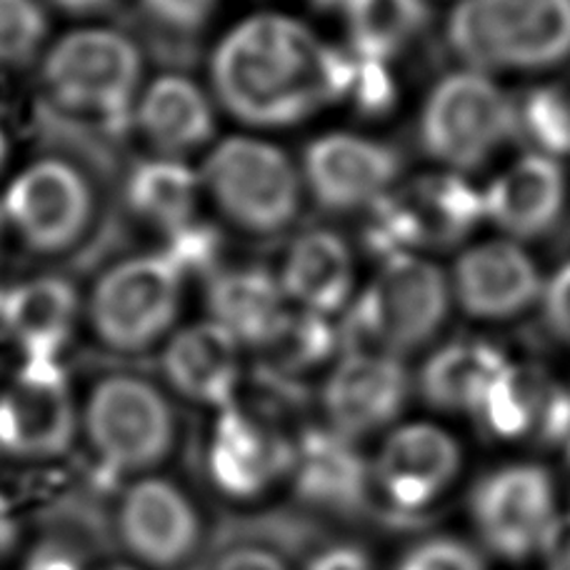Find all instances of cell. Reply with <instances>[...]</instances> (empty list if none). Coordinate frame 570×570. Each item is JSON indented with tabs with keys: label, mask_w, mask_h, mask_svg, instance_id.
<instances>
[{
	"label": "cell",
	"mask_w": 570,
	"mask_h": 570,
	"mask_svg": "<svg viewBox=\"0 0 570 570\" xmlns=\"http://www.w3.org/2000/svg\"><path fill=\"white\" fill-rule=\"evenodd\" d=\"M353 53L333 48L283 13H253L223 33L208 58L220 114L256 130L303 124L345 100Z\"/></svg>",
	"instance_id": "1"
},
{
	"label": "cell",
	"mask_w": 570,
	"mask_h": 570,
	"mask_svg": "<svg viewBox=\"0 0 570 570\" xmlns=\"http://www.w3.org/2000/svg\"><path fill=\"white\" fill-rule=\"evenodd\" d=\"M186 443L183 405L158 379L114 368L78 393V448L100 485L170 471Z\"/></svg>",
	"instance_id": "2"
},
{
	"label": "cell",
	"mask_w": 570,
	"mask_h": 570,
	"mask_svg": "<svg viewBox=\"0 0 570 570\" xmlns=\"http://www.w3.org/2000/svg\"><path fill=\"white\" fill-rule=\"evenodd\" d=\"M106 533L114 553L142 570H198L216 551V511L200 485L170 468L110 488Z\"/></svg>",
	"instance_id": "3"
},
{
	"label": "cell",
	"mask_w": 570,
	"mask_h": 570,
	"mask_svg": "<svg viewBox=\"0 0 570 570\" xmlns=\"http://www.w3.org/2000/svg\"><path fill=\"white\" fill-rule=\"evenodd\" d=\"M48 104L100 126H130L146 86V53L124 28L80 23L50 38L38 63Z\"/></svg>",
	"instance_id": "4"
},
{
	"label": "cell",
	"mask_w": 570,
	"mask_h": 570,
	"mask_svg": "<svg viewBox=\"0 0 570 570\" xmlns=\"http://www.w3.org/2000/svg\"><path fill=\"white\" fill-rule=\"evenodd\" d=\"M188 276L166 250L118 258L83 293V325L106 353H158L180 325Z\"/></svg>",
	"instance_id": "5"
},
{
	"label": "cell",
	"mask_w": 570,
	"mask_h": 570,
	"mask_svg": "<svg viewBox=\"0 0 570 570\" xmlns=\"http://www.w3.org/2000/svg\"><path fill=\"white\" fill-rule=\"evenodd\" d=\"M203 203L228 228L273 238L301 213L303 176L276 142L250 134L218 138L198 163Z\"/></svg>",
	"instance_id": "6"
},
{
	"label": "cell",
	"mask_w": 570,
	"mask_h": 570,
	"mask_svg": "<svg viewBox=\"0 0 570 570\" xmlns=\"http://www.w3.org/2000/svg\"><path fill=\"white\" fill-rule=\"evenodd\" d=\"M6 233L38 261H63L94 240L104 198L94 173L70 156L48 153L20 166L0 196Z\"/></svg>",
	"instance_id": "7"
},
{
	"label": "cell",
	"mask_w": 570,
	"mask_h": 570,
	"mask_svg": "<svg viewBox=\"0 0 570 570\" xmlns=\"http://www.w3.org/2000/svg\"><path fill=\"white\" fill-rule=\"evenodd\" d=\"M293 461L295 435L281 419L238 399L210 413L198 448L200 488L213 505L253 511L291 483Z\"/></svg>",
	"instance_id": "8"
},
{
	"label": "cell",
	"mask_w": 570,
	"mask_h": 570,
	"mask_svg": "<svg viewBox=\"0 0 570 570\" xmlns=\"http://www.w3.org/2000/svg\"><path fill=\"white\" fill-rule=\"evenodd\" d=\"M448 315V281L413 253L383 261L338 331L345 353L395 355L421 348Z\"/></svg>",
	"instance_id": "9"
},
{
	"label": "cell",
	"mask_w": 570,
	"mask_h": 570,
	"mask_svg": "<svg viewBox=\"0 0 570 570\" xmlns=\"http://www.w3.org/2000/svg\"><path fill=\"white\" fill-rule=\"evenodd\" d=\"M448 43L478 73L558 66L570 58V0H461Z\"/></svg>",
	"instance_id": "10"
},
{
	"label": "cell",
	"mask_w": 570,
	"mask_h": 570,
	"mask_svg": "<svg viewBox=\"0 0 570 570\" xmlns=\"http://www.w3.org/2000/svg\"><path fill=\"white\" fill-rule=\"evenodd\" d=\"M78 448V391L60 361H26L0 383V463L53 468Z\"/></svg>",
	"instance_id": "11"
},
{
	"label": "cell",
	"mask_w": 570,
	"mask_h": 570,
	"mask_svg": "<svg viewBox=\"0 0 570 570\" xmlns=\"http://www.w3.org/2000/svg\"><path fill=\"white\" fill-rule=\"evenodd\" d=\"M485 218L483 193L455 173H428L393 186L368 208L363 238L383 261L413 248H451Z\"/></svg>",
	"instance_id": "12"
},
{
	"label": "cell",
	"mask_w": 570,
	"mask_h": 570,
	"mask_svg": "<svg viewBox=\"0 0 570 570\" xmlns=\"http://www.w3.org/2000/svg\"><path fill=\"white\" fill-rule=\"evenodd\" d=\"M513 138L515 100L478 70L443 78L423 106V150L445 168H481Z\"/></svg>",
	"instance_id": "13"
},
{
	"label": "cell",
	"mask_w": 570,
	"mask_h": 570,
	"mask_svg": "<svg viewBox=\"0 0 570 570\" xmlns=\"http://www.w3.org/2000/svg\"><path fill=\"white\" fill-rule=\"evenodd\" d=\"M468 513L481 541L503 561L541 553L558 515V485L538 463H505L481 475Z\"/></svg>",
	"instance_id": "14"
},
{
	"label": "cell",
	"mask_w": 570,
	"mask_h": 570,
	"mask_svg": "<svg viewBox=\"0 0 570 570\" xmlns=\"http://www.w3.org/2000/svg\"><path fill=\"white\" fill-rule=\"evenodd\" d=\"M463 473V448L435 423L393 428L371 463V491L389 511L421 515L441 505Z\"/></svg>",
	"instance_id": "15"
},
{
	"label": "cell",
	"mask_w": 570,
	"mask_h": 570,
	"mask_svg": "<svg viewBox=\"0 0 570 570\" xmlns=\"http://www.w3.org/2000/svg\"><path fill=\"white\" fill-rule=\"evenodd\" d=\"M243 353L246 348L216 321L180 323L158 351V381L180 405L216 413L240 399Z\"/></svg>",
	"instance_id": "16"
},
{
	"label": "cell",
	"mask_w": 570,
	"mask_h": 570,
	"mask_svg": "<svg viewBox=\"0 0 570 570\" xmlns=\"http://www.w3.org/2000/svg\"><path fill=\"white\" fill-rule=\"evenodd\" d=\"M218 106L210 88L183 70H163L146 80L130 114V128L148 156L188 160L218 140Z\"/></svg>",
	"instance_id": "17"
},
{
	"label": "cell",
	"mask_w": 570,
	"mask_h": 570,
	"mask_svg": "<svg viewBox=\"0 0 570 570\" xmlns=\"http://www.w3.org/2000/svg\"><path fill=\"white\" fill-rule=\"evenodd\" d=\"M403 158L385 142L331 134L308 142L303 153V186L325 210L373 206L393 188Z\"/></svg>",
	"instance_id": "18"
},
{
	"label": "cell",
	"mask_w": 570,
	"mask_h": 570,
	"mask_svg": "<svg viewBox=\"0 0 570 570\" xmlns=\"http://www.w3.org/2000/svg\"><path fill=\"white\" fill-rule=\"evenodd\" d=\"M411 395V375L395 355L345 353L325 381L321 401L328 428L351 441L395 423Z\"/></svg>",
	"instance_id": "19"
},
{
	"label": "cell",
	"mask_w": 570,
	"mask_h": 570,
	"mask_svg": "<svg viewBox=\"0 0 570 570\" xmlns=\"http://www.w3.org/2000/svg\"><path fill=\"white\" fill-rule=\"evenodd\" d=\"M83 325V291L60 273H36L0 291V331L26 361H60Z\"/></svg>",
	"instance_id": "20"
},
{
	"label": "cell",
	"mask_w": 570,
	"mask_h": 570,
	"mask_svg": "<svg viewBox=\"0 0 570 570\" xmlns=\"http://www.w3.org/2000/svg\"><path fill=\"white\" fill-rule=\"evenodd\" d=\"M288 488L313 511L348 515L358 511L371 493V463L355 441L333 428H305L295 435Z\"/></svg>",
	"instance_id": "21"
},
{
	"label": "cell",
	"mask_w": 570,
	"mask_h": 570,
	"mask_svg": "<svg viewBox=\"0 0 570 570\" xmlns=\"http://www.w3.org/2000/svg\"><path fill=\"white\" fill-rule=\"evenodd\" d=\"M543 291L535 263L515 243L491 240L455 263L453 293L473 318L503 321L523 313Z\"/></svg>",
	"instance_id": "22"
},
{
	"label": "cell",
	"mask_w": 570,
	"mask_h": 570,
	"mask_svg": "<svg viewBox=\"0 0 570 570\" xmlns=\"http://www.w3.org/2000/svg\"><path fill=\"white\" fill-rule=\"evenodd\" d=\"M566 173L561 163L528 153L483 193L485 218L513 238H538L561 218Z\"/></svg>",
	"instance_id": "23"
},
{
	"label": "cell",
	"mask_w": 570,
	"mask_h": 570,
	"mask_svg": "<svg viewBox=\"0 0 570 570\" xmlns=\"http://www.w3.org/2000/svg\"><path fill=\"white\" fill-rule=\"evenodd\" d=\"M276 276L285 301L325 318L351 298L353 253L331 230H305L285 250Z\"/></svg>",
	"instance_id": "24"
},
{
	"label": "cell",
	"mask_w": 570,
	"mask_h": 570,
	"mask_svg": "<svg viewBox=\"0 0 570 570\" xmlns=\"http://www.w3.org/2000/svg\"><path fill=\"white\" fill-rule=\"evenodd\" d=\"M206 305L208 318L223 325L246 351H258L288 311L278 276L261 266H218L208 276Z\"/></svg>",
	"instance_id": "25"
},
{
	"label": "cell",
	"mask_w": 570,
	"mask_h": 570,
	"mask_svg": "<svg viewBox=\"0 0 570 570\" xmlns=\"http://www.w3.org/2000/svg\"><path fill=\"white\" fill-rule=\"evenodd\" d=\"M126 198L138 220L163 238L176 236L200 220L203 190L198 168L188 160L148 156L136 163L126 180Z\"/></svg>",
	"instance_id": "26"
},
{
	"label": "cell",
	"mask_w": 570,
	"mask_h": 570,
	"mask_svg": "<svg viewBox=\"0 0 570 570\" xmlns=\"http://www.w3.org/2000/svg\"><path fill=\"white\" fill-rule=\"evenodd\" d=\"M505 355L491 343L453 341L425 361L419 375L423 401L435 411L473 413L505 368Z\"/></svg>",
	"instance_id": "27"
},
{
	"label": "cell",
	"mask_w": 570,
	"mask_h": 570,
	"mask_svg": "<svg viewBox=\"0 0 570 570\" xmlns=\"http://www.w3.org/2000/svg\"><path fill=\"white\" fill-rule=\"evenodd\" d=\"M553 379L535 365L505 363L478 405L475 419L501 441L535 435Z\"/></svg>",
	"instance_id": "28"
},
{
	"label": "cell",
	"mask_w": 570,
	"mask_h": 570,
	"mask_svg": "<svg viewBox=\"0 0 570 570\" xmlns=\"http://www.w3.org/2000/svg\"><path fill=\"white\" fill-rule=\"evenodd\" d=\"M343 13L353 53L381 63L403 53L431 20L425 0H348Z\"/></svg>",
	"instance_id": "29"
},
{
	"label": "cell",
	"mask_w": 570,
	"mask_h": 570,
	"mask_svg": "<svg viewBox=\"0 0 570 570\" xmlns=\"http://www.w3.org/2000/svg\"><path fill=\"white\" fill-rule=\"evenodd\" d=\"M338 348V331L323 318L308 311H285L278 328L261 345V368L273 371L285 379L318 368Z\"/></svg>",
	"instance_id": "30"
},
{
	"label": "cell",
	"mask_w": 570,
	"mask_h": 570,
	"mask_svg": "<svg viewBox=\"0 0 570 570\" xmlns=\"http://www.w3.org/2000/svg\"><path fill=\"white\" fill-rule=\"evenodd\" d=\"M515 138L538 156H570V96L563 88L538 86L515 100Z\"/></svg>",
	"instance_id": "31"
},
{
	"label": "cell",
	"mask_w": 570,
	"mask_h": 570,
	"mask_svg": "<svg viewBox=\"0 0 570 570\" xmlns=\"http://www.w3.org/2000/svg\"><path fill=\"white\" fill-rule=\"evenodd\" d=\"M50 38L43 0H0V70L13 73L38 66Z\"/></svg>",
	"instance_id": "32"
},
{
	"label": "cell",
	"mask_w": 570,
	"mask_h": 570,
	"mask_svg": "<svg viewBox=\"0 0 570 570\" xmlns=\"http://www.w3.org/2000/svg\"><path fill=\"white\" fill-rule=\"evenodd\" d=\"M108 553L86 538L40 525L18 556L16 570H90Z\"/></svg>",
	"instance_id": "33"
},
{
	"label": "cell",
	"mask_w": 570,
	"mask_h": 570,
	"mask_svg": "<svg viewBox=\"0 0 570 570\" xmlns=\"http://www.w3.org/2000/svg\"><path fill=\"white\" fill-rule=\"evenodd\" d=\"M395 570H488L478 548L455 535L423 538L401 556Z\"/></svg>",
	"instance_id": "34"
},
{
	"label": "cell",
	"mask_w": 570,
	"mask_h": 570,
	"mask_svg": "<svg viewBox=\"0 0 570 570\" xmlns=\"http://www.w3.org/2000/svg\"><path fill=\"white\" fill-rule=\"evenodd\" d=\"M345 100L365 116H383L395 104V83L381 60L361 58L353 53V68Z\"/></svg>",
	"instance_id": "35"
},
{
	"label": "cell",
	"mask_w": 570,
	"mask_h": 570,
	"mask_svg": "<svg viewBox=\"0 0 570 570\" xmlns=\"http://www.w3.org/2000/svg\"><path fill=\"white\" fill-rule=\"evenodd\" d=\"M148 23L168 36H193L208 26L218 0H138Z\"/></svg>",
	"instance_id": "36"
},
{
	"label": "cell",
	"mask_w": 570,
	"mask_h": 570,
	"mask_svg": "<svg viewBox=\"0 0 570 570\" xmlns=\"http://www.w3.org/2000/svg\"><path fill=\"white\" fill-rule=\"evenodd\" d=\"M206 570H293L285 556L263 541L238 538L210 553Z\"/></svg>",
	"instance_id": "37"
},
{
	"label": "cell",
	"mask_w": 570,
	"mask_h": 570,
	"mask_svg": "<svg viewBox=\"0 0 570 570\" xmlns=\"http://www.w3.org/2000/svg\"><path fill=\"white\" fill-rule=\"evenodd\" d=\"M28 521L18 508L13 493L0 485V566L18 561L20 551L28 543Z\"/></svg>",
	"instance_id": "38"
},
{
	"label": "cell",
	"mask_w": 570,
	"mask_h": 570,
	"mask_svg": "<svg viewBox=\"0 0 570 570\" xmlns=\"http://www.w3.org/2000/svg\"><path fill=\"white\" fill-rule=\"evenodd\" d=\"M546 321L558 338L570 343V263L548 281L543 291Z\"/></svg>",
	"instance_id": "39"
},
{
	"label": "cell",
	"mask_w": 570,
	"mask_h": 570,
	"mask_svg": "<svg viewBox=\"0 0 570 570\" xmlns=\"http://www.w3.org/2000/svg\"><path fill=\"white\" fill-rule=\"evenodd\" d=\"M305 570H373L371 556L358 546L335 543L325 546L305 563Z\"/></svg>",
	"instance_id": "40"
},
{
	"label": "cell",
	"mask_w": 570,
	"mask_h": 570,
	"mask_svg": "<svg viewBox=\"0 0 570 570\" xmlns=\"http://www.w3.org/2000/svg\"><path fill=\"white\" fill-rule=\"evenodd\" d=\"M543 570H570V511L558 515L541 548Z\"/></svg>",
	"instance_id": "41"
},
{
	"label": "cell",
	"mask_w": 570,
	"mask_h": 570,
	"mask_svg": "<svg viewBox=\"0 0 570 570\" xmlns=\"http://www.w3.org/2000/svg\"><path fill=\"white\" fill-rule=\"evenodd\" d=\"M43 3L63 16L88 20V18L106 16L110 8H116L118 0H43Z\"/></svg>",
	"instance_id": "42"
},
{
	"label": "cell",
	"mask_w": 570,
	"mask_h": 570,
	"mask_svg": "<svg viewBox=\"0 0 570 570\" xmlns=\"http://www.w3.org/2000/svg\"><path fill=\"white\" fill-rule=\"evenodd\" d=\"M90 570H142V568H138L136 563H130V561H126V558H120V556L114 553V556L100 558V561Z\"/></svg>",
	"instance_id": "43"
},
{
	"label": "cell",
	"mask_w": 570,
	"mask_h": 570,
	"mask_svg": "<svg viewBox=\"0 0 570 570\" xmlns=\"http://www.w3.org/2000/svg\"><path fill=\"white\" fill-rule=\"evenodd\" d=\"M10 153H13V146H10V138L6 134V128L0 126V178L6 176V170L10 166Z\"/></svg>",
	"instance_id": "44"
},
{
	"label": "cell",
	"mask_w": 570,
	"mask_h": 570,
	"mask_svg": "<svg viewBox=\"0 0 570 570\" xmlns=\"http://www.w3.org/2000/svg\"><path fill=\"white\" fill-rule=\"evenodd\" d=\"M563 448H566V453H563V481H566L568 495H570V441Z\"/></svg>",
	"instance_id": "45"
},
{
	"label": "cell",
	"mask_w": 570,
	"mask_h": 570,
	"mask_svg": "<svg viewBox=\"0 0 570 570\" xmlns=\"http://www.w3.org/2000/svg\"><path fill=\"white\" fill-rule=\"evenodd\" d=\"M345 3H348V0H313V6H318V8H325V10H331V8H345Z\"/></svg>",
	"instance_id": "46"
},
{
	"label": "cell",
	"mask_w": 570,
	"mask_h": 570,
	"mask_svg": "<svg viewBox=\"0 0 570 570\" xmlns=\"http://www.w3.org/2000/svg\"><path fill=\"white\" fill-rule=\"evenodd\" d=\"M3 238H6V220H3V210H0V246H3Z\"/></svg>",
	"instance_id": "47"
}]
</instances>
